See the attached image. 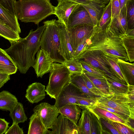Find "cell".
I'll use <instances>...</instances> for the list:
<instances>
[{
  "mask_svg": "<svg viewBox=\"0 0 134 134\" xmlns=\"http://www.w3.org/2000/svg\"><path fill=\"white\" fill-rule=\"evenodd\" d=\"M102 54L114 71L119 76L121 79L126 82L127 84L128 85L118 63L117 60L118 58L114 56L104 54L103 52Z\"/></svg>",
  "mask_w": 134,
  "mask_h": 134,
  "instance_id": "cell-36",
  "label": "cell"
},
{
  "mask_svg": "<svg viewBox=\"0 0 134 134\" xmlns=\"http://www.w3.org/2000/svg\"><path fill=\"white\" fill-rule=\"evenodd\" d=\"M69 71L71 74H82L84 70L79 60L72 59L64 60L63 63Z\"/></svg>",
  "mask_w": 134,
  "mask_h": 134,
  "instance_id": "cell-35",
  "label": "cell"
},
{
  "mask_svg": "<svg viewBox=\"0 0 134 134\" xmlns=\"http://www.w3.org/2000/svg\"><path fill=\"white\" fill-rule=\"evenodd\" d=\"M83 72L104 95L111 93L106 78L93 75L85 70Z\"/></svg>",
  "mask_w": 134,
  "mask_h": 134,
  "instance_id": "cell-27",
  "label": "cell"
},
{
  "mask_svg": "<svg viewBox=\"0 0 134 134\" xmlns=\"http://www.w3.org/2000/svg\"><path fill=\"white\" fill-rule=\"evenodd\" d=\"M97 101V99L91 98L82 94L78 98L77 105L81 109H83L88 107L94 105Z\"/></svg>",
  "mask_w": 134,
  "mask_h": 134,
  "instance_id": "cell-39",
  "label": "cell"
},
{
  "mask_svg": "<svg viewBox=\"0 0 134 134\" xmlns=\"http://www.w3.org/2000/svg\"><path fill=\"white\" fill-rule=\"evenodd\" d=\"M81 25L93 26V22L87 10L82 6L78 4L69 16L66 27L69 28Z\"/></svg>",
  "mask_w": 134,
  "mask_h": 134,
  "instance_id": "cell-14",
  "label": "cell"
},
{
  "mask_svg": "<svg viewBox=\"0 0 134 134\" xmlns=\"http://www.w3.org/2000/svg\"><path fill=\"white\" fill-rule=\"evenodd\" d=\"M9 124L4 119L0 118V134L5 133L8 130Z\"/></svg>",
  "mask_w": 134,
  "mask_h": 134,
  "instance_id": "cell-49",
  "label": "cell"
},
{
  "mask_svg": "<svg viewBox=\"0 0 134 134\" xmlns=\"http://www.w3.org/2000/svg\"><path fill=\"white\" fill-rule=\"evenodd\" d=\"M52 134H78L77 125L60 114L51 128Z\"/></svg>",
  "mask_w": 134,
  "mask_h": 134,
  "instance_id": "cell-13",
  "label": "cell"
},
{
  "mask_svg": "<svg viewBox=\"0 0 134 134\" xmlns=\"http://www.w3.org/2000/svg\"><path fill=\"white\" fill-rule=\"evenodd\" d=\"M58 22L60 40L59 53L64 60L73 59L74 51L70 43L67 28L63 24Z\"/></svg>",
  "mask_w": 134,
  "mask_h": 134,
  "instance_id": "cell-12",
  "label": "cell"
},
{
  "mask_svg": "<svg viewBox=\"0 0 134 134\" xmlns=\"http://www.w3.org/2000/svg\"><path fill=\"white\" fill-rule=\"evenodd\" d=\"M0 36L9 41H14L20 38L19 34L10 28L5 24L0 22Z\"/></svg>",
  "mask_w": 134,
  "mask_h": 134,
  "instance_id": "cell-32",
  "label": "cell"
},
{
  "mask_svg": "<svg viewBox=\"0 0 134 134\" xmlns=\"http://www.w3.org/2000/svg\"><path fill=\"white\" fill-rule=\"evenodd\" d=\"M82 94L76 87L70 82L63 88L55 99L54 105L58 109L67 104L77 105L78 98Z\"/></svg>",
  "mask_w": 134,
  "mask_h": 134,
  "instance_id": "cell-9",
  "label": "cell"
},
{
  "mask_svg": "<svg viewBox=\"0 0 134 134\" xmlns=\"http://www.w3.org/2000/svg\"><path fill=\"white\" fill-rule=\"evenodd\" d=\"M33 110L39 116L48 129H51L59 114V109L54 105L46 102H42L36 105Z\"/></svg>",
  "mask_w": 134,
  "mask_h": 134,
  "instance_id": "cell-8",
  "label": "cell"
},
{
  "mask_svg": "<svg viewBox=\"0 0 134 134\" xmlns=\"http://www.w3.org/2000/svg\"><path fill=\"white\" fill-rule=\"evenodd\" d=\"M95 105L113 113L118 117L127 121V122L129 121V119L130 118L129 116L120 113L112 108L101 104L98 102L97 101Z\"/></svg>",
  "mask_w": 134,
  "mask_h": 134,
  "instance_id": "cell-44",
  "label": "cell"
},
{
  "mask_svg": "<svg viewBox=\"0 0 134 134\" xmlns=\"http://www.w3.org/2000/svg\"><path fill=\"white\" fill-rule=\"evenodd\" d=\"M97 101L134 119V101L129 98L127 93L104 95L98 98Z\"/></svg>",
  "mask_w": 134,
  "mask_h": 134,
  "instance_id": "cell-7",
  "label": "cell"
},
{
  "mask_svg": "<svg viewBox=\"0 0 134 134\" xmlns=\"http://www.w3.org/2000/svg\"><path fill=\"white\" fill-rule=\"evenodd\" d=\"M89 115L91 134H103V129L99 118L89 110Z\"/></svg>",
  "mask_w": 134,
  "mask_h": 134,
  "instance_id": "cell-33",
  "label": "cell"
},
{
  "mask_svg": "<svg viewBox=\"0 0 134 134\" xmlns=\"http://www.w3.org/2000/svg\"><path fill=\"white\" fill-rule=\"evenodd\" d=\"M80 4L88 12L93 22L94 27H97L104 9L106 5L93 3Z\"/></svg>",
  "mask_w": 134,
  "mask_h": 134,
  "instance_id": "cell-21",
  "label": "cell"
},
{
  "mask_svg": "<svg viewBox=\"0 0 134 134\" xmlns=\"http://www.w3.org/2000/svg\"><path fill=\"white\" fill-rule=\"evenodd\" d=\"M90 37H85L82 40L74 52L73 59H78L87 51L90 41Z\"/></svg>",
  "mask_w": 134,
  "mask_h": 134,
  "instance_id": "cell-38",
  "label": "cell"
},
{
  "mask_svg": "<svg viewBox=\"0 0 134 134\" xmlns=\"http://www.w3.org/2000/svg\"><path fill=\"white\" fill-rule=\"evenodd\" d=\"M16 0H0V4L12 12L15 13L14 6Z\"/></svg>",
  "mask_w": 134,
  "mask_h": 134,
  "instance_id": "cell-47",
  "label": "cell"
},
{
  "mask_svg": "<svg viewBox=\"0 0 134 134\" xmlns=\"http://www.w3.org/2000/svg\"><path fill=\"white\" fill-rule=\"evenodd\" d=\"M45 28L40 39V48L50 54L54 62L63 64L64 60L60 55L59 26L58 20L53 19L43 22Z\"/></svg>",
  "mask_w": 134,
  "mask_h": 134,
  "instance_id": "cell-4",
  "label": "cell"
},
{
  "mask_svg": "<svg viewBox=\"0 0 134 134\" xmlns=\"http://www.w3.org/2000/svg\"><path fill=\"white\" fill-rule=\"evenodd\" d=\"M67 29L70 43L74 51L83 38L91 35L94 28L93 26L81 25Z\"/></svg>",
  "mask_w": 134,
  "mask_h": 134,
  "instance_id": "cell-10",
  "label": "cell"
},
{
  "mask_svg": "<svg viewBox=\"0 0 134 134\" xmlns=\"http://www.w3.org/2000/svg\"><path fill=\"white\" fill-rule=\"evenodd\" d=\"M111 4V18L110 21L117 16L120 10L119 0H110Z\"/></svg>",
  "mask_w": 134,
  "mask_h": 134,
  "instance_id": "cell-45",
  "label": "cell"
},
{
  "mask_svg": "<svg viewBox=\"0 0 134 134\" xmlns=\"http://www.w3.org/2000/svg\"><path fill=\"white\" fill-rule=\"evenodd\" d=\"M28 134H52L45 126L38 114L35 113L29 118Z\"/></svg>",
  "mask_w": 134,
  "mask_h": 134,
  "instance_id": "cell-20",
  "label": "cell"
},
{
  "mask_svg": "<svg viewBox=\"0 0 134 134\" xmlns=\"http://www.w3.org/2000/svg\"><path fill=\"white\" fill-rule=\"evenodd\" d=\"M18 102L15 96L8 91L3 90L0 92V110L10 112Z\"/></svg>",
  "mask_w": 134,
  "mask_h": 134,
  "instance_id": "cell-23",
  "label": "cell"
},
{
  "mask_svg": "<svg viewBox=\"0 0 134 134\" xmlns=\"http://www.w3.org/2000/svg\"><path fill=\"white\" fill-rule=\"evenodd\" d=\"M107 26L118 35L126 34L128 28L126 4L120 9L119 14L110 21Z\"/></svg>",
  "mask_w": 134,
  "mask_h": 134,
  "instance_id": "cell-16",
  "label": "cell"
},
{
  "mask_svg": "<svg viewBox=\"0 0 134 134\" xmlns=\"http://www.w3.org/2000/svg\"><path fill=\"white\" fill-rule=\"evenodd\" d=\"M79 4H86L93 3L107 5L108 3L97 1L96 0H69Z\"/></svg>",
  "mask_w": 134,
  "mask_h": 134,
  "instance_id": "cell-48",
  "label": "cell"
},
{
  "mask_svg": "<svg viewBox=\"0 0 134 134\" xmlns=\"http://www.w3.org/2000/svg\"><path fill=\"white\" fill-rule=\"evenodd\" d=\"M54 62L50 54L41 48L37 53L34 68L37 77L42 78L45 74L50 72Z\"/></svg>",
  "mask_w": 134,
  "mask_h": 134,
  "instance_id": "cell-11",
  "label": "cell"
},
{
  "mask_svg": "<svg viewBox=\"0 0 134 134\" xmlns=\"http://www.w3.org/2000/svg\"><path fill=\"white\" fill-rule=\"evenodd\" d=\"M87 108L98 118L109 119L113 121L122 123L130 127L127 121L105 109L95 105Z\"/></svg>",
  "mask_w": 134,
  "mask_h": 134,
  "instance_id": "cell-25",
  "label": "cell"
},
{
  "mask_svg": "<svg viewBox=\"0 0 134 134\" xmlns=\"http://www.w3.org/2000/svg\"><path fill=\"white\" fill-rule=\"evenodd\" d=\"M91 50L100 51L104 54L128 61L126 50L119 35L107 26L103 29L97 27L94 28L90 37L87 51Z\"/></svg>",
  "mask_w": 134,
  "mask_h": 134,
  "instance_id": "cell-2",
  "label": "cell"
},
{
  "mask_svg": "<svg viewBox=\"0 0 134 134\" xmlns=\"http://www.w3.org/2000/svg\"><path fill=\"white\" fill-rule=\"evenodd\" d=\"M128 91L127 93L129 98L134 101V85L129 84Z\"/></svg>",
  "mask_w": 134,
  "mask_h": 134,
  "instance_id": "cell-51",
  "label": "cell"
},
{
  "mask_svg": "<svg viewBox=\"0 0 134 134\" xmlns=\"http://www.w3.org/2000/svg\"><path fill=\"white\" fill-rule=\"evenodd\" d=\"M17 68L5 51L0 48V73L9 75L15 74Z\"/></svg>",
  "mask_w": 134,
  "mask_h": 134,
  "instance_id": "cell-19",
  "label": "cell"
},
{
  "mask_svg": "<svg viewBox=\"0 0 134 134\" xmlns=\"http://www.w3.org/2000/svg\"><path fill=\"white\" fill-rule=\"evenodd\" d=\"M77 125L78 134H91L89 110L83 109Z\"/></svg>",
  "mask_w": 134,
  "mask_h": 134,
  "instance_id": "cell-28",
  "label": "cell"
},
{
  "mask_svg": "<svg viewBox=\"0 0 134 134\" xmlns=\"http://www.w3.org/2000/svg\"><path fill=\"white\" fill-rule=\"evenodd\" d=\"M71 75L64 64L53 63L45 89L47 94L51 98L55 99L63 88L70 82Z\"/></svg>",
  "mask_w": 134,
  "mask_h": 134,
  "instance_id": "cell-5",
  "label": "cell"
},
{
  "mask_svg": "<svg viewBox=\"0 0 134 134\" xmlns=\"http://www.w3.org/2000/svg\"><path fill=\"white\" fill-rule=\"evenodd\" d=\"M117 63L127 84L134 85V63H130L119 58Z\"/></svg>",
  "mask_w": 134,
  "mask_h": 134,
  "instance_id": "cell-26",
  "label": "cell"
},
{
  "mask_svg": "<svg viewBox=\"0 0 134 134\" xmlns=\"http://www.w3.org/2000/svg\"><path fill=\"white\" fill-rule=\"evenodd\" d=\"M111 18V4L110 1L104 8L102 16L99 21L98 28L104 29L110 22Z\"/></svg>",
  "mask_w": 134,
  "mask_h": 134,
  "instance_id": "cell-34",
  "label": "cell"
},
{
  "mask_svg": "<svg viewBox=\"0 0 134 134\" xmlns=\"http://www.w3.org/2000/svg\"><path fill=\"white\" fill-rule=\"evenodd\" d=\"M79 61L84 70L93 75L106 78L104 74L99 70L83 60H80Z\"/></svg>",
  "mask_w": 134,
  "mask_h": 134,
  "instance_id": "cell-42",
  "label": "cell"
},
{
  "mask_svg": "<svg viewBox=\"0 0 134 134\" xmlns=\"http://www.w3.org/2000/svg\"><path fill=\"white\" fill-rule=\"evenodd\" d=\"M77 59L83 60L99 70L104 74L106 78L127 85L114 71L101 51L98 50L87 51Z\"/></svg>",
  "mask_w": 134,
  "mask_h": 134,
  "instance_id": "cell-6",
  "label": "cell"
},
{
  "mask_svg": "<svg viewBox=\"0 0 134 134\" xmlns=\"http://www.w3.org/2000/svg\"><path fill=\"white\" fill-rule=\"evenodd\" d=\"M126 5L128 28L134 29V0L128 1Z\"/></svg>",
  "mask_w": 134,
  "mask_h": 134,
  "instance_id": "cell-37",
  "label": "cell"
},
{
  "mask_svg": "<svg viewBox=\"0 0 134 134\" xmlns=\"http://www.w3.org/2000/svg\"><path fill=\"white\" fill-rule=\"evenodd\" d=\"M109 120L110 123L116 129L120 134H134V128L122 123L113 121L109 119Z\"/></svg>",
  "mask_w": 134,
  "mask_h": 134,
  "instance_id": "cell-40",
  "label": "cell"
},
{
  "mask_svg": "<svg viewBox=\"0 0 134 134\" xmlns=\"http://www.w3.org/2000/svg\"><path fill=\"white\" fill-rule=\"evenodd\" d=\"M59 114L65 116L76 124L82 112L80 107L77 104H74L64 106L59 109Z\"/></svg>",
  "mask_w": 134,
  "mask_h": 134,
  "instance_id": "cell-22",
  "label": "cell"
},
{
  "mask_svg": "<svg viewBox=\"0 0 134 134\" xmlns=\"http://www.w3.org/2000/svg\"><path fill=\"white\" fill-rule=\"evenodd\" d=\"M111 93L116 94L127 93L128 85L125 84L109 78H106Z\"/></svg>",
  "mask_w": 134,
  "mask_h": 134,
  "instance_id": "cell-31",
  "label": "cell"
},
{
  "mask_svg": "<svg viewBox=\"0 0 134 134\" xmlns=\"http://www.w3.org/2000/svg\"><path fill=\"white\" fill-rule=\"evenodd\" d=\"M130 0H119L120 5V9H121L123 6L126 4L127 2Z\"/></svg>",
  "mask_w": 134,
  "mask_h": 134,
  "instance_id": "cell-52",
  "label": "cell"
},
{
  "mask_svg": "<svg viewBox=\"0 0 134 134\" xmlns=\"http://www.w3.org/2000/svg\"><path fill=\"white\" fill-rule=\"evenodd\" d=\"M10 79V75L0 73V88Z\"/></svg>",
  "mask_w": 134,
  "mask_h": 134,
  "instance_id": "cell-50",
  "label": "cell"
},
{
  "mask_svg": "<svg viewBox=\"0 0 134 134\" xmlns=\"http://www.w3.org/2000/svg\"><path fill=\"white\" fill-rule=\"evenodd\" d=\"M119 36L126 50L128 61L130 62H134V36L126 34H120Z\"/></svg>",
  "mask_w": 134,
  "mask_h": 134,
  "instance_id": "cell-29",
  "label": "cell"
},
{
  "mask_svg": "<svg viewBox=\"0 0 134 134\" xmlns=\"http://www.w3.org/2000/svg\"><path fill=\"white\" fill-rule=\"evenodd\" d=\"M97 1H99L105 2L108 3H109V1H110L109 0H96Z\"/></svg>",
  "mask_w": 134,
  "mask_h": 134,
  "instance_id": "cell-53",
  "label": "cell"
},
{
  "mask_svg": "<svg viewBox=\"0 0 134 134\" xmlns=\"http://www.w3.org/2000/svg\"><path fill=\"white\" fill-rule=\"evenodd\" d=\"M57 1L58 4L55 7L54 14L58 18V21L66 27L69 17L78 4L69 0Z\"/></svg>",
  "mask_w": 134,
  "mask_h": 134,
  "instance_id": "cell-15",
  "label": "cell"
},
{
  "mask_svg": "<svg viewBox=\"0 0 134 134\" xmlns=\"http://www.w3.org/2000/svg\"><path fill=\"white\" fill-rule=\"evenodd\" d=\"M0 22H1V23H2L3 24H4V23L3 22V21L2 20H1V19H0Z\"/></svg>",
  "mask_w": 134,
  "mask_h": 134,
  "instance_id": "cell-54",
  "label": "cell"
},
{
  "mask_svg": "<svg viewBox=\"0 0 134 134\" xmlns=\"http://www.w3.org/2000/svg\"><path fill=\"white\" fill-rule=\"evenodd\" d=\"M82 74H71L70 82L76 87L82 94L88 97L97 99L100 97L93 93L88 89L83 80Z\"/></svg>",
  "mask_w": 134,
  "mask_h": 134,
  "instance_id": "cell-24",
  "label": "cell"
},
{
  "mask_svg": "<svg viewBox=\"0 0 134 134\" xmlns=\"http://www.w3.org/2000/svg\"><path fill=\"white\" fill-rule=\"evenodd\" d=\"M45 28L44 25L36 30H30L24 38L9 41L10 46L4 50L10 56L21 74L26 73L35 64V55L40 48V39Z\"/></svg>",
  "mask_w": 134,
  "mask_h": 134,
  "instance_id": "cell-1",
  "label": "cell"
},
{
  "mask_svg": "<svg viewBox=\"0 0 134 134\" xmlns=\"http://www.w3.org/2000/svg\"><path fill=\"white\" fill-rule=\"evenodd\" d=\"M45 86L35 82L29 85L26 91L25 97L30 103H37L45 97Z\"/></svg>",
  "mask_w": 134,
  "mask_h": 134,
  "instance_id": "cell-17",
  "label": "cell"
},
{
  "mask_svg": "<svg viewBox=\"0 0 134 134\" xmlns=\"http://www.w3.org/2000/svg\"><path fill=\"white\" fill-rule=\"evenodd\" d=\"M81 74L86 87L91 92L100 97L104 95L96 87L83 72Z\"/></svg>",
  "mask_w": 134,
  "mask_h": 134,
  "instance_id": "cell-43",
  "label": "cell"
},
{
  "mask_svg": "<svg viewBox=\"0 0 134 134\" xmlns=\"http://www.w3.org/2000/svg\"><path fill=\"white\" fill-rule=\"evenodd\" d=\"M9 116L12 119L13 122L18 124L24 123L27 119L23 104L18 102L13 109L10 112Z\"/></svg>",
  "mask_w": 134,
  "mask_h": 134,
  "instance_id": "cell-30",
  "label": "cell"
},
{
  "mask_svg": "<svg viewBox=\"0 0 134 134\" xmlns=\"http://www.w3.org/2000/svg\"><path fill=\"white\" fill-rule=\"evenodd\" d=\"M102 125L103 134H120L108 119L98 118Z\"/></svg>",
  "mask_w": 134,
  "mask_h": 134,
  "instance_id": "cell-41",
  "label": "cell"
},
{
  "mask_svg": "<svg viewBox=\"0 0 134 134\" xmlns=\"http://www.w3.org/2000/svg\"><path fill=\"white\" fill-rule=\"evenodd\" d=\"M0 19L13 31L19 34L21 32L20 25L15 14L0 4Z\"/></svg>",
  "mask_w": 134,
  "mask_h": 134,
  "instance_id": "cell-18",
  "label": "cell"
},
{
  "mask_svg": "<svg viewBox=\"0 0 134 134\" xmlns=\"http://www.w3.org/2000/svg\"><path fill=\"white\" fill-rule=\"evenodd\" d=\"M54 8L50 0H18L14 6L18 19L25 23H33L38 26L43 20L54 14Z\"/></svg>",
  "mask_w": 134,
  "mask_h": 134,
  "instance_id": "cell-3",
  "label": "cell"
},
{
  "mask_svg": "<svg viewBox=\"0 0 134 134\" xmlns=\"http://www.w3.org/2000/svg\"><path fill=\"white\" fill-rule=\"evenodd\" d=\"M24 131L18 124L13 122L12 126L8 129L4 134H23Z\"/></svg>",
  "mask_w": 134,
  "mask_h": 134,
  "instance_id": "cell-46",
  "label": "cell"
}]
</instances>
